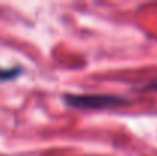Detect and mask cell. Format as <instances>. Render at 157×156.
<instances>
[{
	"instance_id": "cell-1",
	"label": "cell",
	"mask_w": 157,
	"mask_h": 156,
	"mask_svg": "<svg viewBox=\"0 0 157 156\" xmlns=\"http://www.w3.org/2000/svg\"><path fill=\"white\" fill-rule=\"evenodd\" d=\"M66 103L79 109H111L128 104L127 100L116 95H66Z\"/></svg>"
},
{
	"instance_id": "cell-2",
	"label": "cell",
	"mask_w": 157,
	"mask_h": 156,
	"mask_svg": "<svg viewBox=\"0 0 157 156\" xmlns=\"http://www.w3.org/2000/svg\"><path fill=\"white\" fill-rule=\"evenodd\" d=\"M21 72L20 67H12V69H0V80H11L17 77Z\"/></svg>"
},
{
	"instance_id": "cell-3",
	"label": "cell",
	"mask_w": 157,
	"mask_h": 156,
	"mask_svg": "<svg viewBox=\"0 0 157 156\" xmlns=\"http://www.w3.org/2000/svg\"><path fill=\"white\" fill-rule=\"evenodd\" d=\"M148 89H154V90H157V80H156V81H153V83H150Z\"/></svg>"
}]
</instances>
